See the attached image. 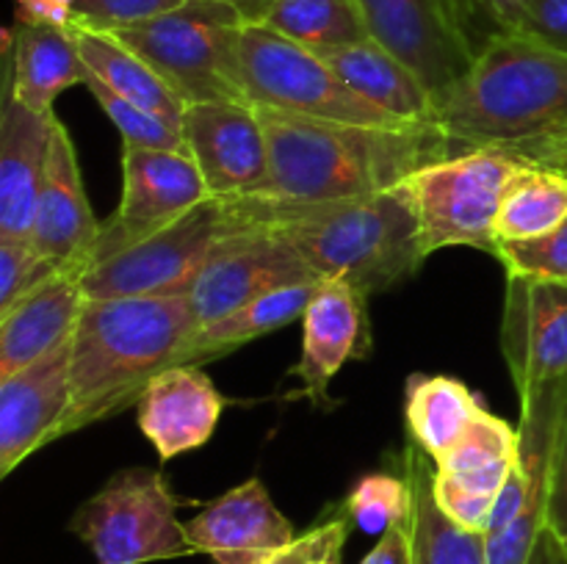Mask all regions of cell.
<instances>
[{
  "instance_id": "cell-1",
  "label": "cell",
  "mask_w": 567,
  "mask_h": 564,
  "mask_svg": "<svg viewBox=\"0 0 567 564\" xmlns=\"http://www.w3.org/2000/svg\"><path fill=\"white\" fill-rule=\"evenodd\" d=\"M258 114L269 138L271 175L269 188L252 199L266 202L369 197L402 186L413 171L460 149L435 125H349L266 108Z\"/></svg>"
},
{
  "instance_id": "cell-2",
  "label": "cell",
  "mask_w": 567,
  "mask_h": 564,
  "mask_svg": "<svg viewBox=\"0 0 567 564\" xmlns=\"http://www.w3.org/2000/svg\"><path fill=\"white\" fill-rule=\"evenodd\" d=\"M247 221L269 224L319 280H341L365 296L402 285L424 265L419 216L408 186L321 205L230 199Z\"/></svg>"
},
{
  "instance_id": "cell-3",
  "label": "cell",
  "mask_w": 567,
  "mask_h": 564,
  "mask_svg": "<svg viewBox=\"0 0 567 564\" xmlns=\"http://www.w3.org/2000/svg\"><path fill=\"white\" fill-rule=\"evenodd\" d=\"M197 326L186 293L86 299L70 337L72 404L59 440L136 407Z\"/></svg>"
},
{
  "instance_id": "cell-4",
  "label": "cell",
  "mask_w": 567,
  "mask_h": 564,
  "mask_svg": "<svg viewBox=\"0 0 567 564\" xmlns=\"http://www.w3.org/2000/svg\"><path fill=\"white\" fill-rule=\"evenodd\" d=\"M435 127L460 149L520 153L567 130V53L526 33H493L437 100Z\"/></svg>"
},
{
  "instance_id": "cell-5",
  "label": "cell",
  "mask_w": 567,
  "mask_h": 564,
  "mask_svg": "<svg viewBox=\"0 0 567 564\" xmlns=\"http://www.w3.org/2000/svg\"><path fill=\"white\" fill-rule=\"evenodd\" d=\"M236 72L244 100L255 108L349 125H410L352 92L316 50L282 36L266 22H244Z\"/></svg>"
},
{
  "instance_id": "cell-6",
  "label": "cell",
  "mask_w": 567,
  "mask_h": 564,
  "mask_svg": "<svg viewBox=\"0 0 567 564\" xmlns=\"http://www.w3.org/2000/svg\"><path fill=\"white\" fill-rule=\"evenodd\" d=\"M244 17L216 0H186L142 25L114 36L136 50L188 105L244 100L238 86V33Z\"/></svg>"
},
{
  "instance_id": "cell-7",
  "label": "cell",
  "mask_w": 567,
  "mask_h": 564,
  "mask_svg": "<svg viewBox=\"0 0 567 564\" xmlns=\"http://www.w3.org/2000/svg\"><path fill=\"white\" fill-rule=\"evenodd\" d=\"M524 158L509 149L471 147L457 149L404 180L424 252L471 247L496 254V221L504 191Z\"/></svg>"
},
{
  "instance_id": "cell-8",
  "label": "cell",
  "mask_w": 567,
  "mask_h": 564,
  "mask_svg": "<svg viewBox=\"0 0 567 564\" xmlns=\"http://www.w3.org/2000/svg\"><path fill=\"white\" fill-rule=\"evenodd\" d=\"M181 498L164 473L125 468L111 476L70 518L66 529L94 553L97 564H147L197 553L177 520Z\"/></svg>"
},
{
  "instance_id": "cell-9",
  "label": "cell",
  "mask_w": 567,
  "mask_h": 564,
  "mask_svg": "<svg viewBox=\"0 0 567 564\" xmlns=\"http://www.w3.org/2000/svg\"><path fill=\"white\" fill-rule=\"evenodd\" d=\"M236 227L230 199L208 197L155 236L92 263L83 274L86 299L181 296L188 293L216 243Z\"/></svg>"
},
{
  "instance_id": "cell-10",
  "label": "cell",
  "mask_w": 567,
  "mask_h": 564,
  "mask_svg": "<svg viewBox=\"0 0 567 564\" xmlns=\"http://www.w3.org/2000/svg\"><path fill=\"white\" fill-rule=\"evenodd\" d=\"M208 197V186L188 153L122 147L120 208L100 224L89 265L155 236Z\"/></svg>"
},
{
  "instance_id": "cell-11",
  "label": "cell",
  "mask_w": 567,
  "mask_h": 564,
  "mask_svg": "<svg viewBox=\"0 0 567 564\" xmlns=\"http://www.w3.org/2000/svg\"><path fill=\"white\" fill-rule=\"evenodd\" d=\"M233 216L236 227L216 243L186 293L199 326L214 324L277 288L319 280L269 224L241 219L236 208Z\"/></svg>"
},
{
  "instance_id": "cell-12",
  "label": "cell",
  "mask_w": 567,
  "mask_h": 564,
  "mask_svg": "<svg viewBox=\"0 0 567 564\" xmlns=\"http://www.w3.org/2000/svg\"><path fill=\"white\" fill-rule=\"evenodd\" d=\"M183 138L210 197L252 199L269 188V138L255 105L236 100L192 103Z\"/></svg>"
},
{
  "instance_id": "cell-13",
  "label": "cell",
  "mask_w": 567,
  "mask_h": 564,
  "mask_svg": "<svg viewBox=\"0 0 567 564\" xmlns=\"http://www.w3.org/2000/svg\"><path fill=\"white\" fill-rule=\"evenodd\" d=\"M358 6L371 39L413 66L435 100L468 72L476 44L446 0H358Z\"/></svg>"
},
{
  "instance_id": "cell-14",
  "label": "cell",
  "mask_w": 567,
  "mask_h": 564,
  "mask_svg": "<svg viewBox=\"0 0 567 564\" xmlns=\"http://www.w3.org/2000/svg\"><path fill=\"white\" fill-rule=\"evenodd\" d=\"M567 398V379L543 382L520 396L518 468L526 479V501L507 529L487 536V564H526L546 531L554 448Z\"/></svg>"
},
{
  "instance_id": "cell-15",
  "label": "cell",
  "mask_w": 567,
  "mask_h": 564,
  "mask_svg": "<svg viewBox=\"0 0 567 564\" xmlns=\"http://www.w3.org/2000/svg\"><path fill=\"white\" fill-rule=\"evenodd\" d=\"M502 348L518 398L543 382L567 379V285L507 276Z\"/></svg>"
},
{
  "instance_id": "cell-16",
  "label": "cell",
  "mask_w": 567,
  "mask_h": 564,
  "mask_svg": "<svg viewBox=\"0 0 567 564\" xmlns=\"http://www.w3.org/2000/svg\"><path fill=\"white\" fill-rule=\"evenodd\" d=\"M70 404V341L0 379V476L59 440Z\"/></svg>"
},
{
  "instance_id": "cell-17",
  "label": "cell",
  "mask_w": 567,
  "mask_h": 564,
  "mask_svg": "<svg viewBox=\"0 0 567 564\" xmlns=\"http://www.w3.org/2000/svg\"><path fill=\"white\" fill-rule=\"evenodd\" d=\"M186 536L194 551L210 556L214 564H264L297 534L264 481L247 479L194 514Z\"/></svg>"
},
{
  "instance_id": "cell-18",
  "label": "cell",
  "mask_w": 567,
  "mask_h": 564,
  "mask_svg": "<svg viewBox=\"0 0 567 564\" xmlns=\"http://www.w3.org/2000/svg\"><path fill=\"white\" fill-rule=\"evenodd\" d=\"M371 352L369 296L341 280H321L302 315V354L291 374L302 379L305 396L327 404V390L349 359Z\"/></svg>"
},
{
  "instance_id": "cell-19",
  "label": "cell",
  "mask_w": 567,
  "mask_h": 564,
  "mask_svg": "<svg viewBox=\"0 0 567 564\" xmlns=\"http://www.w3.org/2000/svg\"><path fill=\"white\" fill-rule=\"evenodd\" d=\"M89 260H72L48 282L0 310V379L64 346L83 313Z\"/></svg>"
},
{
  "instance_id": "cell-20",
  "label": "cell",
  "mask_w": 567,
  "mask_h": 564,
  "mask_svg": "<svg viewBox=\"0 0 567 564\" xmlns=\"http://www.w3.org/2000/svg\"><path fill=\"white\" fill-rule=\"evenodd\" d=\"M225 412V398L197 363L161 370L136 404L138 426L164 462L203 448Z\"/></svg>"
},
{
  "instance_id": "cell-21",
  "label": "cell",
  "mask_w": 567,
  "mask_h": 564,
  "mask_svg": "<svg viewBox=\"0 0 567 564\" xmlns=\"http://www.w3.org/2000/svg\"><path fill=\"white\" fill-rule=\"evenodd\" d=\"M59 116L42 114L3 86L0 103V236L28 238Z\"/></svg>"
},
{
  "instance_id": "cell-22",
  "label": "cell",
  "mask_w": 567,
  "mask_h": 564,
  "mask_svg": "<svg viewBox=\"0 0 567 564\" xmlns=\"http://www.w3.org/2000/svg\"><path fill=\"white\" fill-rule=\"evenodd\" d=\"M100 224L103 221L94 219L92 202L83 186L75 144L59 119L28 238L48 258L72 263V260H89Z\"/></svg>"
},
{
  "instance_id": "cell-23",
  "label": "cell",
  "mask_w": 567,
  "mask_h": 564,
  "mask_svg": "<svg viewBox=\"0 0 567 564\" xmlns=\"http://www.w3.org/2000/svg\"><path fill=\"white\" fill-rule=\"evenodd\" d=\"M86 77L89 70L72 28L17 20L6 33L3 86H9L28 108L50 114L59 94L72 86H86Z\"/></svg>"
},
{
  "instance_id": "cell-24",
  "label": "cell",
  "mask_w": 567,
  "mask_h": 564,
  "mask_svg": "<svg viewBox=\"0 0 567 564\" xmlns=\"http://www.w3.org/2000/svg\"><path fill=\"white\" fill-rule=\"evenodd\" d=\"M321 59L349 83L352 92L410 125H435L437 100L426 83L396 53L377 39L319 50Z\"/></svg>"
},
{
  "instance_id": "cell-25",
  "label": "cell",
  "mask_w": 567,
  "mask_h": 564,
  "mask_svg": "<svg viewBox=\"0 0 567 564\" xmlns=\"http://www.w3.org/2000/svg\"><path fill=\"white\" fill-rule=\"evenodd\" d=\"M78 39V50L83 55L89 77L103 83L114 94L125 97L127 103L142 105L153 114L164 116L172 125L183 127L188 103L125 42L114 33H100L92 28L70 25Z\"/></svg>"
},
{
  "instance_id": "cell-26",
  "label": "cell",
  "mask_w": 567,
  "mask_h": 564,
  "mask_svg": "<svg viewBox=\"0 0 567 564\" xmlns=\"http://www.w3.org/2000/svg\"><path fill=\"white\" fill-rule=\"evenodd\" d=\"M319 282L321 280H308L297 282V285L277 288V291L264 293L255 302L233 310V313L214 321V324L197 326L192 337L183 343L172 365H203L205 359H214L219 354H227L233 348L244 346V343L255 341V337L271 335V332L282 330V326L293 324V321H302Z\"/></svg>"
},
{
  "instance_id": "cell-27",
  "label": "cell",
  "mask_w": 567,
  "mask_h": 564,
  "mask_svg": "<svg viewBox=\"0 0 567 564\" xmlns=\"http://www.w3.org/2000/svg\"><path fill=\"white\" fill-rule=\"evenodd\" d=\"M402 464L413 487V564H487V536L460 529L435 503V462L413 442Z\"/></svg>"
},
{
  "instance_id": "cell-28",
  "label": "cell",
  "mask_w": 567,
  "mask_h": 564,
  "mask_svg": "<svg viewBox=\"0 0 567 564\" xmlns=\"http://www.w3.org/2000/svg\"><path fill=\"white\" fill-rule=\"evenodd\" d=\"M485 412L482 401L471 387H465L452 376H410L408 401V429L415 446L432 459L441 462L454 446L465 437L480 415Z\"/></svg>"
},
{
  "instance_id": "cell-29",
  "label": "cell",
  "mask_w": 567,
  "mask_h": 564,
  "mask_svg": "<svg viewBox=\"0 0 567 564\" xmlns=\"http://www.w3.org/2000/svg\"><path fill=\"white\" fill-rule=\"evenodd\" d=\"M567 221V171L524 158L504 191L496 221V249L502 243L548 236Z\"/></svg>"
},
{
  "instance_id": "cell-30",
  "label": "cell",
  "mask_w": 567,
  "mask_h": 564,
  "mask_svg": "<svg viewBox=\"0 0 567 564\" xmlns=\"http://www.w3.org/2000/svg\"><path fill=\"white\" fill-rule=\"evenodd\" d=\"M264 22L316 53L371 39L358 0H271Z\"/></svg>"
},
{
  "instance_id": "cell-31",
  "label": "cell",
  "mask_w": 567,
  "mask_h": 564,
  "mask_svg": "<svg viewBox=\"0 0 567 564\" xmlns=\"http://www.w3.org/2000/svg\"><path fill=\"white\" fill-rule=\"evenodd\" d=\"M341 512L358 529L382 536L393 525L413 520V487L408 476L369 473L352 487Z\"/></svg>"
},
{
  "instance_id": "cell-32",
  "label": "cell",
  "mask_w": 567,
  "mask_h": 564,
  "mask_svg": "<svg viewBox=\"0 0 567 564\" xmlns=\"http://www.w3.org/2000/svg\"><path fill=\"white\" fill-rule=\"evenodd\" d=\"M518 462V426H509L493 412H482L471 424L463 440L435 462L443 473H468V470L507 468Z\"/></svg>"
},
{
  "instance_id": "cell-33",
  "label": "cell",
  "mask_w": 567,
  "mask_h": 564,
  "mask_svg": "<svg viewBox=\"0 0 567 564\" xmlns=\"http://www.w3.org/2000/svg\"><path fill=\"white\" fill-rule=\"evenodd\" d=\"M86 88L100 105L105 116L114 122L122 136V147H147V149H172V153H186V138L183 127L172 125L164 116L142 108V105L127 103L125 97L105 88L103 83L86 77Z\"/></svg>"
},
{
  "instance_id": "cell-34",
  "label": "cell",
  "mask_w": 567,
  "mask_h": 564,
  "mask_svg": "<svg viewBox=\"0 0 567 564\" xmlns=\"http://www.w3.org/2000/svg\"><path fill=\"white\" fill-rule=\"evenodd\" d=\"M493 258L504 265L507 276H535L567 285V221L548 236L502 243Z\"/></svg>"
},
{
  "instance_id": "cell-35",
  "label": "cell",
  "mask_w": 567,
  "mask_h": 564,
  "mask_svg": "<svg viewBox=\"0 0 567 564\" xmlns=\"http://www.w3.org/2000/svg\"><path fill=\"white\" fill-rule=\"evenodd\" d=\"M66 263L48 258L31 243V238L0 236V310L14 304L37 285L59 274Z\"/></svg>"
},
{
  "instance_id": "cell-36",
  "label": "cell",
  "mask_w": 567,
  "mask_h": 564,
  "mask_svg": "<svg viewBox=\"0 0 567 564\" xmlns=\"http://www.w3.org/2000/svg\"><path fill=\"white\" fill-rule=\"evenodd\" d=\"M186 0H75L72 25L92 28L100 33H116L142 25L172 9H181Z\"/></svg>"
},
{
  "instance_id": "cell-37",
  "label": "cell",
  "mask_w": 567,
  "mask_h": 564,
  "mask_svg": "<svg viewBox=\"0 0 567 564\" xmlns=\"http://www.w3.org/2000/svg\"><path fill=\"white\" fill-rule=\"evenodd\" d=\"M352 523L343 512H338L336 518L324 520V523L313 525L305 534L293 536L288 545H282L280 551L271 553L264 564H327L341 558L343 545H347V536Z\"/></svg>"
},
{
  "instance_id": "cell-38",
  "label": "cell",
  "mask_w": 567,
  "mask_h": 564,
  "mask_svg": "<svg viewBox=\"0 0 567 564\" xmlns=\"http://www.w3.org/2000/svg\"><path fill=\"white\" fill-rule=\"evenodd\" d=\"M432 495H435V503L441 506V512L446 514L452 523H457L460 529L465 531H474V534L487 536V531H491L493 509H496V498L465 490L463 484H457L452 476L441 473L437 468H435V479H432Z\"/></svg>"
},
{
  "instance_id": "cell-39",
  "label": "cell",
  "mask_w": 567,
  "mask_h": 564,
  "mask_svg": "<svg viewBox=\"0 0 567 564\" xmlns=\"http://www.w3.org/2000/svg\"><path fill=\"white\" fill-rule=\"evenodd\" d=\"M518 33L567 53V0H529Z\"/></svg>"
},
{
  "instance_id": "cell-40",
  "label": "cell",
  "mask_w": 567,
  "mask_h": 564,
  "mask_svg": "<svg viewBox=\"0 0 567 564\" xmlns=\"http://www.w3.org/2000/svg\"><path fill=\"white\" fill-rule=\"evenodd\" d=\"M546 525L565 542L567 547V398L563 409V424H559L557 448H554L551 468V490H548V514Z\"/></svg>"
},
{
  "instance_id": "cell-41",
  "label": "cell",
  "mask_w": 567,
  "mask_h": 564,
  "mask_svg": "<svg viewBox=\"0 0 567 564\" xmlns=\"http://www.w3.org/2000/svg\"><path fill=\"white\" fill-rule=\"evenodd\" d=\"M410 523L388 529L360 564H413V529H410Z\"/></svg>"
},
{
  "instance_id": "cell-42",
  "label": "cell",
  "mask_w": 567,
  "mask_h": 564,
  "mask_svg": "<svg viewBox=\"0 0 567 564\" xmlns=\"http://www.w3.org/2000/svg\"><path fill=\"white\" fill-rule=\"evenodd\" d=\"M526 6H529V0H474L480 25H491V36L493 33L518 31L520 20L526 14Z\"/></svg>"
},
{
  "instance_id": "cell-43",
  "label": "cell",
  "mask_w": 567,
  "mask_h": 564,
  "mask_svg": "<svg viewBox=\"0 0 567 564\" xmlns=\"http://www.w3.org/2000/svg\"><path fill=\"white\" fill-rule=\"evenodd\" d=\"M17 20L31 25L70 28L75 20V0H17Z\"/></svg>"
},
{
  "instance_id": "cell-44",
  "label": "cell",
  "mask_w": 567,
  "mask_h": 564,
  "mask_svg": "<svg viewBox=\"0 0 567 564\" xmlns=\"http://www.w3.org/2000/svg\"><path fill=\"white\" fill-rule=\"evenodd\" d=\"M526 564H567L565 542L546 525V531H543L540 540L535 542V551H532L529 562Z\"/></svg>"
},
{
  "instance_id": "cell-45",
  "label": "cell",
  "mask_w": 567,
  "mask_h": 564,
  "mask_svg": "<svg viewBox=\"0 0 567 564\" xmlns=\"http://www.w3.org/2000/svg\"><path fill=\"white\" fill-rule=\"evenodd\" d=\"M446 6H449V9H452V14L457 17L460 25L465 28V33H468V36L474 39L476 50H480L482 42H485V33H482L480 17H476L474 0H446Z\"/></svg>"
},
{
  "instance_id": "cell-46",
  "label": "cell",
  "mask_w": 567,
  "mask_h": 564,
  "mask_svg": "<svg viewBox=\"0 0 567 564\" xmlns=\"http://www.w3.org/2000/svg\"><path fill=\"white\" fill-rule=\"evenodd\" d=\"M216 3H225L230 9H236L247 22H264L271 0H216Z\"/></svg>"
},
{
  "instance_id": "cell-47",
  "label": "cell",
  "mask_w": 567,
  "mask_h": 564,
  "mask_svg": "<svg viewBox=\"0 0 567 564\" xmlns=\"http://www.w3.org/2000/svg\"><path fill=\"white\" fill-rule=\"evenodd\" d=\"M327 564H341V562H338V558H336V562H327Z\"/></svg>"
}]
</instances>
